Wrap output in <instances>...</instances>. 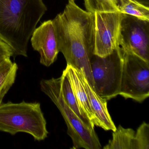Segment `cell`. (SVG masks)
Instances as JSON below:
<instances>
[{"label": "cell", "instance_id": "1", "mask_svg": "<svg viewBox=\"0 0 149 149\" xmlns=\"http://www.w3.org/2000/svg\"><path fill=\"white\" fill-rule=\"evenodd\" d=\"M57 47L67 62L82 71L94 89L91 60L94 55L95 15L69 0L62 13L52 20Z\"/></svg>", "mask_w": 149, "mask_h": 149}, {"label": "cell", "instance_id": "2", "mask_svg": "<svg viewBox=\"0 0 149 149\" xmlns=\"http://www.w3.org/2000/svg\"><path fill=\"white\" fill-rule=\"evenodd\" d=\"M47 11L43 0H0V39L27 57L29 41Z\"/></svg>", "mask_w": 149, "mask_h": 149}, {"label": "cell", "instance_id": "3", "mask_svg": "<svg viewBox=\"0 0 149 149\" xmlns=\"http://www.w3.org/2000/svg\"><path fill=\"white\" fill-rule=\"evenodd\" d=\"M0 131L12 135L25 132L35 140H44L48 132L40 103L22 101L0 104Z\"/></svg>", "mask_w": 149, "mask_h": 149}, {"label": "cell", "instance_id": "4", "mask_svg": "<svg viewBox=\"0 0 149 149\" xmlns=\"http://www.w3.org/2000/svg\"><path fill=\"white\" fill-rule=\"evenodd\" d=\"M42 91L58 108L68 127V135L73 142L72 149H100V141L94 129L82 121L66 104L61 88V77L41 81Z\"/></svg>", "mask_w": 149, "mask_h": 149}, {"label": "cell", "instance_id": "5", "mask_svg": "<svg viewBox=\"0 0 149 149\" xmlns=\"http://www.w3.org/2000/svg\"><path fill=\"white\" fill-rule=\"evenodd\" d=\"M123 54L119 46L105 57L94 54L91 60L94 90L106 100L119 95L123 72Z\"/></svg>", "mask_w": 149, "mask_h": 149}, {"label": "cell", "instance_id": "6", "mask_svg": "<svg viewBox=\"0 0 149 149\" xmlns=\"http://www.w3.org/2000/svg\"><path fill=\"white\" fill-rule=\"evenodd\" d=\"M123 52V63L119 95L125 99L143 102L149 96V63L136 56Z\"/></svg>", "mask_w": 149, "mask_h": 149}, {"label": "cell", "instance_id": "7", "mask_svg": "<svg viewBox=\"0 0 149 149\" xmlns=\"http://www.w3.org/2000/svg\"><path fill=\"white\" fill-rule=\"evenodd\" d=\"M118 45L123 52L149 63V21L123 14Z\"/></svg>", "mask_w": 149, "mask_h": 149}, {"label": "cell", "instance_id": "8", "mask_svg": "<svg viewBox=\"0 0 149 149\" xmlns=\"http://www.w3.org/2000/svg\"><path fill=\"white\" fill-rule=\"evenodd\" d=\"M123 13L119 11L96 12L95 15L94 54L105 57L117 47L118 39Z\"/></svg>", "mask_w": 149, "mask_h": 149}, {"label": "cell", "instance_id": "9", "mask_svg": "<svg viewBox=\"0 0 149 149\" xmlns=\"http://www.w3.org/2000/svg\"><path fill=\"white\" fill-rule=\"evenodd\" d=\"M31 42L34 50L40 54L42 65L49 67L56 61L59 51L52 20L44 22L36 28Z\"/></svg>", "mask_w": 149, "mask_h": 149}, {"label": "cell", "instance_id": "10", "mask_svg": "<svg viewBox=\"0 0 149 149\" xmlns=\"http://www.w3.org/2000/svg\"><path fill=\"white\" fill-rule=\"evenodd\" d=\"M78 71L88 96L91 110L95 116V125L99 126L105 130H116V127L108 111L107 100L97 94L87 81L82 71Z\"/></svg>", "mask_w": 149, "mask_h": 149}, {"label": "cell", "instance_id": "11", "mask_svg": "<svg viewBox=\"0 0 149 149\" xmlns=\"http://www.w3.org/2000/svg\"><path fill=\"white\" fill-rule=\"evenodd\" d=\"M63 72L68 77L73 92L81 110L95 126V119L91 110L90 104L78 70L70 65H67Z\"/></svg>", "mask_w": 149, "mask_h": 149}, {"label": "cell", "instance_id": "12", "mask_svg": "<svg viewBox=\"0 0 149 149\" xmlns=\"http://www.w3.org/2000/svg\"><path fill=\"white\" fill-rule=\"evenodd\" d=\"M112 139L104 147V149H137L135 132L119 125L113 131Z\"/></svg>", "mask_w": 149, "mask_h": 149}, {"label": "cell", "instance_id": "13", "mask_svg": "<svg viewBox=\"0 0 149 149\" xmlns=\"http://www.w3.org/2000/svg\"><path fill=\"white\" fill-rule=\"evenodd\" d=\"M18 66L10 59L5 61L0 65V104L6 94L14 84Z\"/></svg>", "mask_w": 149, "mask_h": 149}, {"label": "cell", "instance_id": "14", "mask_svg": "<svg viewBox=\"0 0 149 149\" xmlns=\"http://www.w3.org/2000/svg\"><path fill=\"white\" fill-rule=\"evenodd\" d=\"M60 77L61 91L66 104L83 122L90 127L94 129L95 126L91 124L80 109L68 77L63 72L62 74Z\"/></svg>", "mask_w": 149, "mask_h": 149}, {"label": "cell", "instance_id": "15", "mask_svg": "<svg viewBox=\"0 0 149 149\" xmlns=\"http://www.w3.org/2000/svg\"><path fill=\"white\" fill-rule=\"evenodd\" d=\"M119 11L122 13L149 21V7L136 0H120Z\"/></svg>", "mask_w": 149, "mask_h": 149}, {"label": "cell", "instance_id": "16", "mask_svg": "<svg viewBox=\"0 0 149 149\" xmlns=\"http://www.w3.org/2000/svg\"><path fill=\"white\" fill-rule=\"evenodd\" d=\"M84 2L87 11L92 13L119 11L120 0H84Z\"/></svg>", "mask_w": 149, "mask_h": 149}, {"label": "cell", "instance_id": "17", "mask_svg": "<svg viewBox=\"0 0 149 149\" xmlns=\"http://www.w3.org/2000/svg\"><path fill=\"white\" fill-rule=\"evenodd\" d=\"M137 149H149V125L146 122L138 128L135 132Z\"/></svg>", "mask_w": 149, "mask_h": 149}, {"label": "cell", "instance_id": "18", "mask_svg": "<svg viewBox=\"0 0 149 149\" xmlns=\"http://www.w3.org/2000/svg\"><path fill=\"white\" fill-rule=\"evenodd\" d=\"M13 56H14V53L12 49L6 43L0 39V65Z\"/></svg>", "mask_w": 149, "mask_h": 149}, {"label": "cell", "instance_id": "19", "mask_svg": "<svg viewBox=\"0 0 149 149\" xmlns=\"http://www.w3.org/2000/svg\"><path fill=\"white\" fill-rule=\"evenodd\" d=\"M136 1L146 6L149 7V0H136Z\"/></svg>", "mask_w": 149, "mask_h": 149}, {"label": "cell", "instance_id": "20", "mask_svg": "<svg viewBox=\"0 0 149 149\" xmlns=\"http://www.w3.org/2000/svg\"><path fill=\"white\" fill-rule=\"evenodd\" d=\"M72 1H74V0H72Z\"/></svg>", "mask_w": 149, "mask_h": 149}]
</instances>
